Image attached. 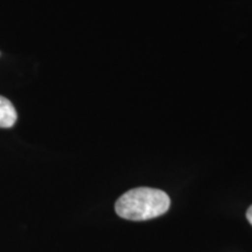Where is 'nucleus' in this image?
Returning <instances> with one entry per match:
<instances>
[{
  "instance_id": "obj_2",
  "label": "nucleus",
  "mask_w": 252,
  "mask_h": 252,
  "mask_svg": "<svg viewBox=\"0 0 252 252\" xmlns=\"http://www.w3.org/2000/svg\"><path fill=\"white\" fill-rule=\"evenodd\" d=\"M18 115L14 105L7 98L0 96V127H12L17 122Z\"/></svg>"
},
{
  "instance_id": "obj_1",
  "label": "nucleus",
  "mask_w": 252,
  "mask_h": 252,
  "mask_svg": "<svg viewBox=\"0 0 252 252\" xmlns=\"http://www.w3.org/2000/svg\"><path fill=\"white\" fill-rule=\"evenodd\" d=\"M171 200L163 190L140 187L126 191L116 202V213L122 219L146 220L159 217L169 209Z\"/></svg>"
},
{
  "instance_id": "obj_3",
  "label": "nucleus",
  "mask_w": 252,
  "mask_h": 252,
  "mask_svg": "<svg viewBox=\"0 0 252 252\" xmlns=\"http://www.w3.org/2000/svg\"><path fill=\"white\" fill-rule=\"evenodd\" d=\"M247 219H248L249 222H250V224L252 225V206L248 209V212H247Z\"/></svg>"
}]
</instances>
